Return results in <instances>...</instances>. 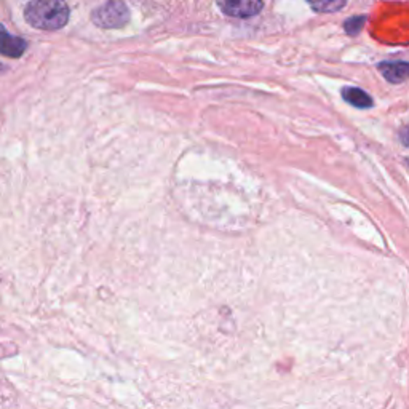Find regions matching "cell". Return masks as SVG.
Masks as SVG:
<instances>
[{"mask_svg":"<svg viewBox=\"0 0 409 409\" xmlns=\"http://www.w3.org/2000/svg\"><path fill=\"white\" fill-rule=\"evenodd\" d=\"M24 18L36 29L58 31L69 21V7L64 0H32L24 10Z\"/></svg>","mask_w":409,"mask_h":409,"instance_id":"cell-1","label":"cell"},{"mask_svg":"<svg viewBox=\"0 0 409 409\" xmlns=\"http://www.w3.org/2000/svg\"><path fill=\"white\" fill-rule=\"evenodd\" d=\"M130 20V11L128 7L120 0H110L101 5L93 11L92 21L98 27H104V29H117V27H123Z\"/></svg>","mask_w":409,"mask_h":409,"instance_id":"cell-2","label":"cell"},{"mask_svg":"<svg viewBox=\"0 0 409 409\" xmlns=\"http://www.w3.org/2000/svg\"><path fill=\"white\" fill-rule=\"evenodd\" d=\"M217 7L232 18H251L264 7L262 0H217Z\"/></svg>","mask_w":409,"mask_h":409,"instance_id":"cell-3","label":"cell"},{"mask_svg":"<svg viewBox=\"0 0 409 409\" xmlns=\"http://www.w3.org/2000/svg\"><path fill=\"white\" fill-rule=\"evenodd\" d=\"M27 43L24 38L11 36V34L0 24V53L8 58H20L26 52Z\"/></svg>","mask_w":409,"mask_h":409,"instance_id":"cell-4","label":"cell"},{"mask_svg":"<svg viewBox=\"0 0 409 409\" xmlns=\"http://www.w3.org/2000/svg\"><path fill=\"white\" fill-rule=\"evenodd\" d=\"M378 69L390 83H401L406 80L409 66L405 61H399V63L392 61V63H379Z\"/></svg>","mask_w":409,"mask_h":409,"instance_id":"cell-5","label":"cell"},{"mask_svg":"<svg viewBox=\"0 0 409 409\" xmlns=\"http://www.w3.org/2000/svg\"><path fill=\"white\" fill-rule=\"evenodd\" d=\"M343 98L347 101V103L358 109H368L373 106L371 96L360 88H344Z\"/></svg>","mask_w":409,"mask_h":409,"instance_id":"cell-6","label":"cell"},{"mask_svg":"<svg viewBox=\"0 0 409 409\" xmlns=\"http://www.w3.org/2000/svg\"><path fill=\"white\" fill-rule=\"evenodd\" d=\"M310 8L317 13H334L344 8L347 0H307Z\"/></svg>","mask_w":409,"mask_h":409,"instance_id":"cell-7","label":"cell"},{"mask_svg":"<svg viewBox=\"0 0 409 409\" xmlns=\"http://www.w3.org/2000/svg\"><path fill=\"white\" fill-rule=\"evenodd\" d=\"M365 21H366L365 16H354V18L347 20L344 22V29H345L347 34H349V36H355V34H358L361 31V27H363V24H365Z\"/></svg>","mask_w":409,"mask_h":409,"instance_id":"cell-8","label":"cell"}]
</instances>
